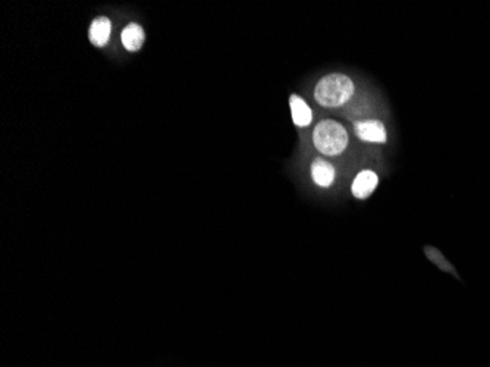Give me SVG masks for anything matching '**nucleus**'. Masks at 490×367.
Masks as SVG:
<instances>
[{"label":"nucleus","instance_id":"obj_3","mask_svg":"<svg viewBox=\"0 0 490 367\" xmlns=\"http://www.w3.org/2000/svg\"><path fill=\"white\" fill-rule=\"evenodd\" d=\"M356 136L368 143H386V129L380 121H359L354 125Z\"/></svg>","mask_w":490,"mask_h":367},{"label":"nucleus","instance_id":"obj_7","mask_svg":"<svg viewBox=\"0 0 490 367\" xmlns=\"http://www.w3.org/2000/svg\"><path fill=\"white\" fill-rule=\"evenodd\" d=\"M311 178L318 187H329L335 181L333 165L325 159H316L311 163Z\"/></svg>","mask_w":490,"mask_h":367},{"label":"nucleus","instance_id":"obj_2","mask_svg":"<svg viewBox=\"0 0 490 367\" xmlns=\"http://www.w3.org/2000/svg\"><path fill=\"white\" fill-rule=\"evenodd\" d=\"M313 143L322 155L337 156L347 148L348 132L342 124L333 120H323L314 128Z\"/></svg>","mask_w":490,"mask_h":367},{"label":"nucleus","instance_id":"obj_5","mask_svg":"<svg viewBox=\"0 0 490 367\" xmlns=\"http://www.w3.org/2000/svg\"><path fill=\"white\" fill-rule=\"evenodd\" d=\"M378 175L373 171L360 172L352 182V194L357 198H367L378 187Z\"/></svg>","mask_w":490,"mask_h":367},{"label":"nucleus","instance_id":"obj_8","mask_svg":"<svg viewBox=\"0 0 490 367\" xmlns=\"http://www.w3.org/2000/svg\"><path fill=\"white\" fill-rule=\"evenodd\" d=\"M121 40H122V46L128 50V52H138V50L144 44V40H146L143 27L138 24H134V22L128 24L122 30Z\"/></svg>","mask_w":490,"mask_h":367},{"label":"nucleus","instance_id":"obj_6","mask_svg":"<svg viewBox=\"0 0 490 367\" xmlns=\"http://www.w3.org/2000/svg\"><path fill=\"white\" fill-rule=\"evenodd\" d=\"M290 108L292 112V120L297 127H309L313 121V112L310 106L306 103V100L298 94H291L290 97Z\"/></svg>","mask_w":490,"mask_h":367},{"label":"nucleus","instance_id":"obj_4","mask_svg":"<svg viewBox=\"0 0 490 367\" xmlns=\"http://www.w3.org/2000/svg\"><path fill=\"white\" fill-rule=\"evenodd\" d=\"M112 32V22L108 16H97L91 22L89 30L90 43L96 47H103L108 44Z\"/></svg>","mask_w":490,"mask_h":367},{"label":"nucleus","instance_id":"obj_1","mask_svg":"<svg viewBox=\"0 0 490 367\" xmlns=\"http://www.w3.org/2000/svg\"><path fill=\"white\" fill-rule=\"evenodd\" d=\"M354 94V82L348 75L329 74L317 82L314 89L316 102L323 108H340Z\"/></svg>","mask_w":490,"mask_h":367}]
</instances>
